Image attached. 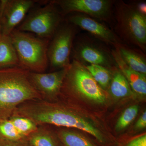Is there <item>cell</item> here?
<instances>
[{"instance_id":"1","label":"cell","mask_w":146,"mask_h":146,"mask_svg":"<svg viewBox=\"0 0 146 146\" xmlns=\"http://www.w3.org/2000/svg\"><path fill=\"white\" fill-rule=\"evenodd\" d=\"M13 114L29 118L38 126L77 129L94 136L102 145H107V140L100 131L68 104L33 100L20 105Z\"/></svg>"},{"instance_id":"2","label":"cell","mask_w":146,"mask_h":146,"mask_svg":"<svg viewBox=\"0 0 146 146\" xmlns=\"http://www.w3.org/2000/svg\"><path fill=\"white\" fill-rule=\"evenodd\" d=\"M30 72L20 66L0 69V119L10 117L25 102L42 100L30 81Z\"/></svg>"},{"instance_id":"3","label":"cell","mask_w":146,"mask_h":146,"mask_svg":"<svg viewBox=\"0 0 146 146\" xmlns=\"http://www.w3.org/2000/svg\"><path fill=\"white\" fill-rule=\"evenodd\" d=\"M19 66L32 72H44L49 65L50 40L15 29L10 35Z\"/></svg>"},{"instance_id":"4","label":"cell","mask_w":146,"mask_h":146,"mask_svg":"<svg viewBox=\"0 0 146 146\" xmlns=\"http://www.w3.org/2000/svg\"><path fill=\"white\" fill-rule=\"evenodd\" d=\"M116 32L126 42L146 52V15L141 13L133 3L122 1L114 4Z\"/></svg>"},{"instance_id":"5","label":"cell","mask_w":146,"mask_h":146,"mask_svg":"<svg viewBox=\"0 0 146 146\" xmlns=\"http://www.w3.org/2000/svg\"><path fill=\"white\" fill-rule=\"evenodd\" d=\"M60 94L70 98L82 97L100 104L103 103L106 100L104 90L84 65L74 59L68 67Z\"/></svg>"},{"instance_id":"6","label":"cell","mask_w":146,"mask_h":146,"mask_svg":"<svg viewBox=\"0 0 146 146\" xmlns=\"http://www.w3.org/2000/svg\"><path fill=\"white\" fill-rule=\"evenodd\" d=\"M62 16L57 6L50 1L44 6L32 11L16 29L50 40L60 26Z\"/></svg>"},{"instance_id":"7","label":"cell","mask_w":146,"mask_h":146,"mask_svg":"<svg viewBox=\"0 0 146 146\" xmlns=\"http://www.w3.org/2000/svg\"><path fill=\"white\" fill-rule=\"evenodd\" d=\"M76 27L68 23L60 26L50 40L48 47L49 65L54 70L68 68L71 62L72 53Z\"/></svg>"},{"instance_id":"8","label":"cell","mask_w":146,"mask_h":146,"mask_svg":"<svg viewBox=\"0 0 146 146\" xmlns=\"http://www.w3.org/2000/svg\"><path fill=\"white\" fill-rule=\"evenodd\" d=\"M72 53L73 59L83 65H100L110 70L117 66L111 50L87 36L78 38L73 44Z\"/></svg>"},{"instance_id":"9","label":"cell","mask_w":146,"mask_h":146,"mask_svg":"<svg viewBox=\"0 0 146 146\" xmlns=\"http://www.w3.org/2000/svg\"><path fill=\"white\" fill-rule=\"evenodd\" d=\"M63 14L80 13L109 23L112 21L115 1L112 0H54Z\"/></svg>"},{"instance_id":"10","label":"cell","mask_w":146,"mask_h":146,"mask_svg":"<svg viewBox=\"0 0 146 146\" xmlns=\"http://www.w3.org/2000/svg\"><path fill=\"white\" fill-rule=\"evenodd\" d=\"M37 2L34 0L1 1L0 30L1 32L10 35Z\"/></svg>"},{"instance_id":"11","label":"cell","mask_w":146,"mask_h":146,"mask_svg":"<svg viewBox=\"0 0 146 146\" xmlns=\"http://www.w3.org/2000/svg\"><path fill=\"white\" fill-rule=\"evenodd\" d=\"M68 68L50 73L30 72V81L42 98L48 102L57 101Z\"/></svg>"},{"instance_id":"12","label":"cell","mask_w":146,"mask_h":146,"mask_svg":"<svg viewBox=\"0 0 146 146\" xmlns=\"http://www.w3.org/2000/svg\"><path fill=\"white\" fill-rule=\"evenodd\" d=\"M68 22L88 32L98 40L114 47L122 43L121 39L112 30L95 18L87 15L74 13L69 17Z\"/></svg>"},{"instance_id":"13","label":"cell","mask_w":146,"mask_h":146,"mask_svg":"<svg viewBox=\"0 0 146 146\" xmlns=\"http://www.w3.org/2000/svg\"><path fill=\"white\" fill-rule=\"evenodd\" d=\"M111 53L119 70L125 77L131 90L141 96L146 94V75L138 72L129 68L123 61L117 50H111Z\"/></svg>"},{"instance_id":"14","label":"cell","mask_w":146,"mask_h":146,"mask_svg":"<svg viewBox=\"0 0 146 146\" xmlns=\"http://www.w3.org/2000/svg\"><path fill=\"white\" fill-rule=\"evenodd\" d=\"M123 61L138 72L146 74V58L143 52L139 51L121 43L114 47Z\"/></svg>"},{"instance_id":"15","label":"cell","mask_w":146,"mask_h":146,"mask_svg":"<svg viewBox=\"0 0 146 146\" xmlns=\"http://www.w3.org/2000/svg\"><path fill=\"white\" fill-rule=\"evenodd\" d=\"M27 138L32 146H61L56 132L50 125H38Z\"/></svg>"},{"instance_id":"16","label":"cell","mask_w":146,"mask_h":146,"mask_svg":"<svg viewBox=\"0 0 146 146\" xmlns=\"http://www.w3.org/2000/svg\"><path fill=\"white\" fill-rule=\"evenodd\" d=\"M16 66L19 60L11 38L0 30V69Z\"/></svg>"},{"instance_id":"17","label":"cell","mask_w":146,"mask_h":146,"mask_svg":"<svg viewBox=\"0 0 146 146\" xmlns=\"http://www.w3.org/2000/svg\"><path fill=\"white\" fill-rule=\"evenodd\" d=\"M112 71L113 75L108 86L110 94L117 98L129 96L131 89L125 77L117 66L112 69Z\"/></svg>"},{"instance_id":"18","label":"cell","mask_w":146,"mask_h":146,"mask_svg":"<svg viewBox=\"0 0 146 146\" xmlns=\"http://www.w3.org/2000/svg\"><path fill=\"white\" fill-rule=\"evenodd\" d=\"M56 132L61 146H97L81 133L68 128L62 127Z\"/></svg>"},{"instance_id":"19","label":"cell","mask_w":146,"mask_h":146,"mask_svg":"<svg viewBox=\"0 0 146 146\" xmlns=\"http://www.w3.org/2000/svg\"><path fill=\"white\" fill-rule=\"evenodd\" d=\"M83 65L102 89L108 87L112 78V70L100 65Z\"/></svg>"},{"instance_id":"20","label":"cell","mask_w":146,"mask_h":146,"mask_svg":"<svg viewBox=\"0 0 146 146\" xmlns=\"http://www.w3.org/2000/svg\"><path fill=\"white\" fill-rule=\"evenodd\" d=\"M26 138L19 131L10 118L0 119V139L13 141Z\"/></svg>"},{"instance_id":"21","label":"cell","mask_w":146,"mask_h":146,"mask_svg":"<svg viewBox=\"0 0 146 146\" xmlns=\"http://www.w3.org/2000/svg\"><path fill=\"white\" fill-rule=\"evenodd\" d=\"M9 118L19 131L26 137L34 131L38 127L33 121L29 118L16 114H13Z\"/></svg>"},{"instance_id":"22","label":"cell","mask_w":146,"mask_h":146,"mask_svg":"<svg viewBox=\"0 0 146 146\" xmlns=\"http://www.w3.org/2000/svg\"><path fill=\"white\" fill-rule=\"evenodd\" d=\"M139 107L138 105L129 106L125 110L119 118L116 125L117 130H123L132 122L138 115Z\"/></svg>"},{"instance_id":"23","label":"cell","mask_w":146,"mask_h":146,"mask_svg":"<svg viewBox=\"0 0 146 146\" xmlns=\"http://www.w3.org/2000/svg\"><path fill=\"white\" fill-rule=\"evenodd\" d=\"M119 146H146V134L127 140Z\"/></svg>"},{"instance_id":"24","label":"cell","mask_w":146,"mask_h":146,"mask_svg":"<svg viewBox=\"0 0 146 146\" xmlns=\"http://www.w3.org/2000/svg\"><path fill=\"white\" fill-rule=\"evenodd\" d=\"M0 146H32L27 140V138L18 140H3L0 139Z\"/></svg>"},{"instance_id":"25","label":"cell","mask_w":146,"mask_h":146,"mask_svg":"<svg viewBox=\"0 0 146 146\" xmlns=\"http://www.w3.org/2000/svg\"><path fill=\"white\" fill-rule=\"evenodd\" d=\"M146 126V112L145 111L139 118L135 125V128L137 129H143Z\"/></svg>"},{"instance_id":"26","label":"cell","mask_w":146,"mask_h":146,"mask_svg":"<svg viewBox=\"0 0 146 146\" xmlns=\"http://www.w3.org/2000/svg\"><path fill=\"white\" fill-rule=\"evenodd\" d=\"M136 8L141 13L146 15V4L145 2H136L132 3Z\"/></svg>"},{"instance_id":"27","label":"cell","mask_w":146,"mask_h":146,"mask_svg":"<svg viewBox=\"0 0 146 146\" xmlns=\"http://www.w3.org/2000/svg\"><path fill=\"white\" fill-rule=\"evenodd\" d=\"M0 3H1V1H0Z\"/></svg>"}]
</instances>
